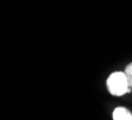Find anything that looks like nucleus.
Masks as SVG:
<instances>
[{
	"label": "nucleus",
	"mask_w": 132,
	"mask_h": 120,
	"mask_svg": "<svg viewBox=\"0 0 132 120\" xmlns=\"http://www.w3.org/2000/svg\"><path fill=\"white\" fill-rule=\"evenodd\" d=\"M124 74H125L126 81H127V84H129V88L132 89V63L126 65L125 70H124Z\"/></svg>",
	"instance_id": "7ed1b4c3"
},
{
	"label": "nucleus",
	"mask_w": 132,
	"mask_h": 120,
	"mask_svg": "<svg viewBox=\"0 0 132 120\" xmlns=\"http://www.w3.org/2000/svg\"><path fill=\"white\" fill-rule=\"evenodd\" d=\"M106 84H107L108 92L112 95H116V96H121L131 90L129 88V84H127L124 71L112 73L108 76L107 81H106Z\"/></svg>",
	"instance_id": "f257e3e1"
},
{
	"label": "nucleus",
	"mask_w": 132,
	"mask_h": 120,
	"mask_svg": "<svg viewBox=\"0 0 132 120\" xmlns=\"http://www.w3.org/2000/svg\"><path fill=\"white\" fill-rule=\"evenodd\" d=\"M113 120H132V113L125 107H117L113 112Z\"/></svg>",
	"instance_id": "f03ea898"
}]
</instances>
